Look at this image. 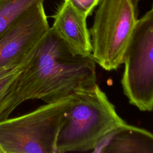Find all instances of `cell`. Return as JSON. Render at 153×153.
<instances>
[{"label": "cell", "instance_id": "1", "mask_svg": "<svg viewBox=\"0 0 153 153\" xmlns=\"http://www.w3.org/2000/svg\"><path fill=\"white\" fill-rule=\"evenodd\" d=\"M96 62L66 42L51 27L32 59L15 80L0 107V121L22 103H54L97 85Z\"/></svg>", "mask_w": 153, "mask_h": 153}, {"label": "cell", "instance_id": "2", "mask_svg": "<svg viewBox=\"0 0 153 153\" xmlns=\"http://www.w3.org/2000/svg\"><path fill=\"white\" fill-rule=\"evenodd\" d=\"M125 123L97 84L74 95L59 134L57 153L94 151L108 134Z\"/></svg>", "mask_w": 153, "mask_h": 153}, {"label": "cell", "instance_id": "3", "mask_svg": "<svg viewBox=\"0 0 153 153\" xmlns=\"http://www.w3.org/2000/svg\"><path fill=\"white\" fill-rule=\"evenodd\" d=\"M74 95L1 121L0 148L3 152L57 153L59 134Z\"/></svg>", "mask_w": 153, "mask_h": 153}, {"label": "cell", "instance_id": "4", "mask_svg": "<svg viewBox=\"0 0 153 153\" xmlns=\"http://www.w3.org/2000/svg\"><path fill=\"white\" fill-rule=\"evenodd\" d=\"M139 0H100L89 30L92 55L106 71L123 63L130 37L137 20Z\"/></svg>", "mask_w": 153, "mask_h": 153}, {"label": "cell", "instance_id": "5", "mask_svg": "<svg viewBox=\"0 0 153 153\" xmlns=\"http://www.w3.org/2000/svg\"><path fill=\"white\" fill-rule=\"evenodd\" d=\"M123 63V92L129 102L142 111L153 108V4L151 10L137 19Z\"/></svg>", "mask_w": 153, "mask_h": 153}, {"label": "cell", "instance_id": "6", "mask_svg": "<svg viewBox=\"0 0 153 153\" xmlns=\"http://www.w3.org/2000/svg\"><path fill=\"white\" fill-rule=\"evenodd\" d=\"M43 2L33 4L0 36V71L29 59L42 42L50 27Z\"/></svg>", "mask_w": 153, "mask_h": 153}, {"label": "cell", "instance_id": "7", "mask_svg": "<svg viewBox=\"0 0 153 153\" xmlns=\"http://www.w3.org/2000/svg\"><path fill=\"white\" fill-rule=\"evenodd\" d=\"M94 152L153 153V134L125 123L108 134Z\"/></svg>", "mask_w": 153, "mask_h": 153}, {"label": "cell", "instance_id": "8", "mask_svg": "<svg viewBox=\"0 0 153 153\" xmlns=\"http://www.w3.org/2000/svg\"><path fill=\"white\" fill-rule=\"evenodd\" d=\"M86 18L69 2L63 1L54 16L52 27L73 47L85 53H91V38Z\"/></svg>", "mask_w": 153, "mask_h": 153}, {"label": "cell", "instance_id": "9", "mask_svg": "<svg viewBox=\"0 0 153 153\" xmlns=\"http://www.w3.org/2000/svg\"><path fill=\"white\" fill-rule=\"evenodd\" d=\"M44 0H0V36L30 7Z\"/></svg>", "mask_w": 153, "mask_h": 153}, {"label": "cell", "instance_id": "10", "mask_svg": "<svg viewBox=\"0 0 153 153\" xmlns=\"http://www.w3.org/2000/svg\"><path fill=\"white\" fill-rule=\"evenodd\" d=\"M34 54L29 59L14 68L0 71V107L8 95L15 80L30 62Z\"/></svg>", "mask_w": 153, "mask_h": 153}, {"label": "cell", "instance_id": "11", "mask_svg": "<svg viewBox=\"0 0 153 153\" xmlns=\"http://www.w3.org/2000/svg\"><path fill=\"white\" fill-rule=\"evenodd\" d=\"M69 2L85 17L90 16L100 0H63Z\"/></svg>", "mask_w": 153, "mask_h": 153}, {"label": "cell", "instance_id": "12", "mask_svg": "<svg viewBox=\"0 0 153 153\" xmlns=\"http://www.w3.org/2000/svg\"><path fill=\"white\" fill-rule=\"evenodd\" d=\"M0 153H4V152H3V151L2 150V149H1V148H0Z\"/></svg>", "mask_w": 153, "mask_h": 153}, {"label": "cell", "instance_id": "13", "mask_svg": "<svg viewBox=\"0 0 153 153\" xmlns=\"http://www.w3.org/2000/svg\"><path fill=\"white\" fill-rule=\"evenodd\" d=\"M152 111H153V108H152Z\"/></svg>", "mask_w": 153, "mask_h": 153}]
</instances>
